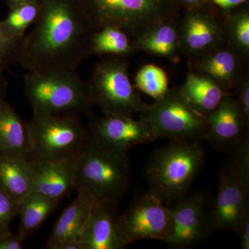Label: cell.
<instances>
[{"label": "cell", "instance_id": "obj_23", "mask_svg": "<svg viewBox=\"0 0 249 249\" xmlns=\"http://www.w3.org/2000/svg\"><path fill=\"white\" fill-rule=\"evenodd\" d=\"M90 55L129 58L137 53L132 37L119 28L107 26L93 31L90 40Z\"/></svg>", "mask_w": 249, "mask_h": 249}, {"label": "cell", "instance_id": "obj_30", "mask_svg": "<svg viewBox=\"0 0 249 249\" xmlns=\"http://www.w3.org/2000/svg\"><path fill=\"white\" fill-rule=\"evenodd\" d=\"M18 48L7 40L0 27V71L10 60H16Z\"/></svg>", "mask_w": 249, "mask_h": 249}, {"label": "cell", "instance_id": "obj_32", "mask_svg": "<svg viewBox=\"0 0 249 249\" xmlns=\"http://www.w3.org/2000/svg\"><path fill=\"white\" fill-rule=\"evenodd\" d=\"M249 1V0H209V4L217 8L223 16L231 14L240 6L248 4Z\"/></svg>", "mask_w": 249, "mask_h": 249}, {"label": "cell", "instance_id": "obj_3", "mask_svg": "<svg viewBox=\"0 0 249 249\" xmlns=\"http://www.w3.org/2000/svg\"><path fill=\"white\" fill-rule=\"evenodd\" d=\"M93 30L112 26L132 40L165 21L178 19L173 0H77Z\"/></svg>", "mask_w": 249, "mask_h": 249}, {"label": "cell", "instance_id": "obj_36", "mask_svg": "<svg viewBox=\"0 0 249 249\" xmlns=\"http://www.w3.org/2000/svg\"><path fill=\"white\" fill-rule=\"evenodd\" d=\"M42 0H7L10 9L19 5L30 4V3L40 2Z\"/></svg>", "mask_w": 249, "mask_h": 249}, {"label": "cell", "instance_id": "obj_6", "mask_svg": "<svg viewBox=\"0 0 249 249\" xmlns=\"http://www.w3.org/2000/svg\"><path fill=\"white\" fill-rule=\"evenodd\" d=\"M229 152L230 163L219 173V189L211 205L213 232H235L241 219L249 211V139Z\"/></svg>", "mask_w": 249, "mask_h": 249}, {"label": "cell", "instance_id": "obj_13", "mask_svg": "<svg viewBox=\"0 0 249 249\" xmlns=\"http://www.w3.org/2000/svg\"><path fill=\"white\" fill-rule=\"evenodd\" d=\"M89 139L98 145L127 152L136 145L153 142L157 137L149 124L134 116L104 115L93 118Z\"/></svg>", "mask_w": 249, "mask_h": 249}, {"label": "cell", "instance_id": "obj_34", "mask_svg": "<svg viewBox=\"0 0 249 249\" xmlns=\"http://www.w3.org/2000/svg\"><path fill=\"white\" fill-rule=\"evenodd\" d=\"M47 247L50 249H82L81 243L80 241L74 240L58 241V242L47 245Z\"/></svg>", "mask_w": 249, "mask_h": 249}, {"label": "cell", "instance_id": "obj_22", "mask_svg": "<svg viewBox=\"0 0 249 249\" xmlns=\"http://www.w3.org/2000/svg\"><path fill=\"white\" fill-rule=\"evenodd\" d=\"M192 107L206 117L222 102L227 92L209 77L190 71L181 87Z\"/></svg>", "mask_w": 249, "mask_h": 249}, {"label": "cell", "instance_id": "obj_28", "mask_svg": "<svg viewBox=\"0 0 249 249\" xmlns=\"http://www.w3.org/2000/svg\"><path fill=\"white\" fill-rule=\"evenodd\" d=\"M20 205L0 186V231L9 228L19 214Z\"/></svg>", "mask_w": 249, "mask_h": 249}, {"label": "cell", "instance_id": "obj_14", "mask_svg": "<svg viewBox=\"0 0 249 249\" xmlns=\"http://www.w3.org/2000/svg\"><path fill=\"white\" fill-rule=\"evenodd\" d=\"M206 118L209 129L204 139L215 150L230 151L249 138V119L231 93L223 98L218 107Z\"/></svg>", "mask_w": 249, "mask_h": 249}, {"label": "cell", "instance_id": "obj_9", "mask_svg": "<svg viewBox=\"0 0 249 249\" xmlns=\"http://www.w3.org/2000/svg\"><path fill=\"white\" fill-rule=\"evenodd\" d=\"M87 85L91 103L104 115L134 116L146 104L131 82L126 58L103 59L93 69Z\"/></svg>", "mask_w": 249, "mask_h": 249}, {"label": "cell", "instance_id": "obj_27", "mask_svg": "<svg viewBox=\"0 0 249 249\" xmlns=\"http://www.w3.org/2000/svg\"><path fill=\"white\" fill-rule=\"evenodd\" d=\"M135 87L157 101L163 97L169 89L168 75L161 67L147 64L137 71Z\"/></svg>", "mask_w": 249, "mask_h": 249}, {"label": "cell", "instance_id": "obj_5", "mask_svg": "<svg viewBox=\"0 0 249 249\" xmlns=\"http://www.w3.org/2000/svg\"><path fill=\"white\" fill-rule=\"evenodd\" d=\"M130 182L127 152L102 146L88 139L77 157L76 189L86 190L97 201L118 204L128 191Z\"/></svg>", "mask_w": 249, "mask_h": 249}, {"label": "cell", "instance_id": "obj_15", "mask_svg": "<svg viewBox=\"0 0 249 249\" xmlns=\"http://www.w3.org/2000/svg\"><path fill=\"white\" fill-rule=\"evenodd\" d=\"M248 59L224 42L209 53L188 62L191 71L215 81L224 91L231 93L248 71Z\"/></svg>", "mask_w": 249, "mask_h": 249}, {"label": "cell", "instance_id": "obj_8", "mask_svg": "<svg viewBox=\"0 0 249 249\" xmlns=\"http://www.w3.org/2000/svg\"><path fill=\"white\" fill-rule=\"evenodd\" d=\"M157 138L173 141L204 139L209 129L207 119L188 102L182 88L175 87L152 104H145L139 113Z\"/></svg>", "mask_w": 249, "mask_h": 249}, {"label": "cell", "instance_id": "obj_2", "mask_svg": "<svg viewBox=\"0 0 249 249\" xmlns=\"http://www.w3.org/2000/svg\"><path fill=\"white\" fill-rule=\"evenodd\" d=\"M205 160L204 150L194 141H173L160 147L145 170L150 191L172 207L188 194Z\"/></svg>", "mask_w": 249, "mask_h": 249}, {"label": "cell", "instance_id": "obj_16", "mask_svg": "<svg viewBox=\"0 0 249 249\" xmlns=\"http://www.w3.org/2000/svg\"><path fill=\"white\" fill-rule=\"evenodd\" d=\"M116 206V203L97 201L80 237L82 249H123L127 247L119 233Z\"/></svg>", "mask_w": 249, "mask_h": 249}, {"label": "cell", "instance_id": "obj_33", "mask_svg": "<svg viewBox=\"0 0 249 249\" xmlns=\"http://www.w3.org/2000/svg\"><path fill=\"white\" fill-rule=\"evenodd\" d=\"M236 233L240 237L241 248L249 249V212L247 213L241 219L237 229Z\"/></svg>", "mask_w": 249, "mask_h": 249}, {"label": "cell", "instance_id": "obj_12", "mask_svg": "<svg viewBox=\"0 0 249 249\" xmlns=\"http://www.w3.org/2000/svg\"><path fill=\"white\" fill-rule=\"evenodd\" d=\"M209 192L198 191L186 196L171 209L173 229L165 243L170 248L186 249L204 240L213 232Z\"/></svg>", "mask_w": 249, "mask_h": 249}, {"label": "cell", "instance_id": "obj_21", "mask_svg": "<svg viewBox=\"0 0 249 249\" xmlns=\"http://www.w3.org/2000/svg\"><path fill=\"white\" fill-rule=\"evenodd\" d=\"M31 152L27 124L4 100L0 101V155H20L29 159Z\"/></svg>", "mask_w": 249, "mask_h": 249}, {"label": "cell", "instance_id": "obj_17", "mask_svg": "<svg viewBox=\"0 0 249 249\" xmlns=\"http://www.w3.org/2000/svg\"><path fill=\"white\" fill-rule=\"evenodd\" d=\"M78 156L69 160L32 162V191L58 201L68 195L76 188Z\"/></svg>", "mask_w": 249, "mask_h": 249}, {"label": "cell", "instance_id": "obj_7", "mask_svg": "<svg viewBox=\"0 0 249 249\" xmlns=\"http://www.w3.org/2000/svg\"><path fill=\"white\" fill-rule=\"evenodd\" d=\"M27 126L32 162L74 158L89 138V132L75 116L34 114Z\"/></svg>", "mask_w": 249, "mask_h": 249}, {"label": "cell", "instance_id": "obj_37", "mask_svg": "<svg viewBox=\"0 0 249 249\" xmlns=\"http://www.w3.org/2000/svg\"><path fill=\"white\" fill-rule=\"evenodd\" d=\"M0 73H1V71H0ZM3 88H4V86H3L2 80H1V77H0V101L3 100L2 97H1V95H2L3 92Z\"/></svg>", "mask_w": 249, "mask_h": 249}, {"label": "cell", "instance_id": "obj_35", "mask_svg": "<svg viewBox=\"0 0 249 249\" xmlns=\"http://www.w3.org/2000/svg\"><path fill=\"white\" fill-rule=\"evenodd\" d=\"M173 1L181 11L190 9V8L202 6V5L209 3V0H173Z\"/></svg>", "mask_w": 249, "mask_h": 249}, {"label": "cell", "instance_id": "obj_4", "mask_svg": "<svg viewBox=\"0 0 249 249\" xmlns=\"http://www.w3.org/2000/svg\"><path fill=\"white\" fill-rule=\"evenodd\" d=\"M24 92L34 114L61 115L63 113H89L92 103L88 85L76 70L28 71Z\"/></svg>", "mask_w": 249, "mask_h": 249}, {"label": "cell", "instance_id": "obj_24", "mask_svg": "<svg viewBox=\"0 0 249 249\" xmlns=\"http://www.w3.org/2000/svg\"><path fill=\"white\" fill-rule=\"evenodd\" d=\"M58 201L32 191L20 204V224L18 235L25 240L43 224L53 212Z\"/></svg>", "mask_w": 249, "mask_h": 249}, {"label": "cell", "instance_id": "obj_20", "mask_svg": "<svg viewBox=\"0 0 249 249\" xmlns=\"http://www.w3.org/2000/svg\"><path fill=\"white\" fill-rule=\"evenodd\" d=\"M34 164L27 157L0 155V186L20 205L33 191Z\"/></svg>", "mask_w": 249, "mask_h": 249}, {"label": "cell", "instance_id": "obj_18", "mask_svg": "<svg viewBox=\"0 0 249 249\" xmlns=\"http://www.w3.org/2000/svg\"><path fill=\"white\" fill-rule=\"evenodd\" d=\"M132 42L137 52H145L177 63L181 54L178 18L157 24L133 39Z\"/></svg>", "mask_w": 249, "mask_h": 249}, {"label": "cell", "instance_id": "obj_29", "mask_svg": "<svg viewBox=\"0 0 249 249\" xmlns=\"http://www.w3.org/2000/svg\"><path fill=\"white\" fill-rule=\"evenodd\" d=\"M242 110L247 119H249V72L247 71L242 76L234 89Z\"/></svg>", "mask_w": 249, "mask_h": 249}, {"label": "cell", "instance_id": "obj_11", "mask_svg": "<svg viewBox=\"0 0 249 249\" xmlns=\"http://www.w3.org/2000/svg\"><path fill=\"white\" fill-rule=\"evenodd\" d=\"M178 18L181 54L188 62L209 53L226 42L224 16L212 4L182 10Z\"/></svg>", "mask_w": 249, "mask_h": 249}, {"label": "cell", "instance_id": "obj_26", "mask_svg": "<svg viewBox=\"0 0 249 249\" xmlns=\"http://www.w3.org/2000/svg\"><path fill=\"white\" fill-rule=\"evenodd\" d=\"M224 35L226 42L249 60V3L224 16Z\"/></svg>", "mask_w": 249, "mask_h": 249}, {"label": "cell", "instance_id": "obj_19", "mask_svg": "<svg viewBox=\"0 0 249 249\" xmlns=\"http://www.w3.org/2000/svg\"><path fill=\"white\" fill-rule=\"evenodd\" d=\"M76 199L64 210L54 226L47 245L64 240L80 241L97 200L85 189L78 188Z\"/></svg>", "mask_w": 249, "mask_h": 249}, {"label": "cell", "instance_id": "obj_31", "mask_svg": "<svg viewBox=\"0 0 249 249\" xmlns=\"http://www.w3.org/2000/svg\"><path fill=\"white\" fill-rule=\"evenodd\" d=\"M24 240L19 235H16L9 228L0 231V249H21Z\"/></svg>", "mask_w": 249, "mask_h": 249}, {"label": "cell", "instance_id": "obj_25", "mask_svg": "<svg viewBox=\"0 0 249 249\" xmlns=\"http://www.w3.org/2000/svg\"><path fill=\"white\" fill-rule=\"evenodd\" d=\"M40 2L15 6L10 9L11 11L6 19L0 21V27L5 37L18 49L27 29L35 24L38 18Z\"/></svg>", "mask_w": 249, "mask_h": 249}, {"label": "cell", "instance_id": "obj_1", "mask_svg": "<svg viewBox=\"0 0 249 249\" xmlns=\"http://www.w3.org/2000/svg\"><path fill=\"white\" fill-rule=\"evenodd\" d=\"M93 30L77 0H42L34 27L16 60L28 70H77L90 55Z\"/></svg>", "mask_w": 249, "mask_h": 249}, {"label": "cell", "instance_id": "obj_10", "mask_svg": "<svg viewBox=\"0 0 249 249\" xmlns=\"http://www.w3.org/2000/svg\"><path fill=\"white\" fill-rule=\"evenodd\" d=\"M117 223L126 246L142 240L165 242L173 229L171 209L150 191L137 197L124 214L118 215Z\"/></svg>", "mask_w": 249, "mask_h": 249}]
</instances>
